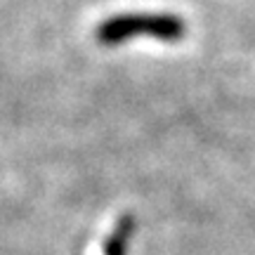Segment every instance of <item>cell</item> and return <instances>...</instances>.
Instances as JSON below:
<instances>
[{
    "label": "cell",
    "mask_w": 255,
    "mask_h": 255,
    "mask_svg": "<svg viewBox=\"0 0 255 255\" xmlns=\"http://www.w3.org/2000/svg\"><path fill=\"white\" fill-rule=\"evenodd\" d=\"M184 31V21L175 14H116L97 26V40L102 45H121L132 36L146 33L165 43H177Z\"/></svg>",
    "instance_id": "6da1fadb"
},
{
    "label": "cell",
    "mask_w": 255,
    "mask_h": 255,
    "mask_svg": "<svg viewBox=\"0 0 255 255\" xmlns=\"http://www.w3.org/2000/svg\"><path fill=\"white\" fill-rule=\"evenodd\" d=\"M132 232H135V218L123 215L104 244V255H126V244L132 237Z\"/></svg>",
    "instance_id": "7a4b0ae2"
}]
</instances>
